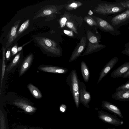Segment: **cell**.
<instances>
[{
	"label": "cell",
	"mask_w": 129,
	"mask_h": 129,
	"mask_svg": "<svg viewBox=\"0 0 129 129\" xmlns=\"http://www.w3.org/2000/svg\"><path fill=\"white\" fill-rule=\"evenodd\" d=\"M127 9L120 3L116 2H104L98 4L93 11L95 12L104 16L106 18L119 14Z\"/></svg>",
	"instance_id": "1"
},
{
	"label": "cell",
	"mask_w": 129,
	"mask_h": 129,
	"mask_svg": "<svg viewBox=\"0 0 129 129\" xmlns=\"http://www.w3.org/2000/svg\"><path fill=\"white\" fill-rule=\"evenodd\" d=\"M36 40L38 46L47 52L55 56L61 55L62 52L60 48L57 47V44L54 41L45 37H36Z\"/></svg>",
	"instance_id": "2"
},
{
	"label": "cell",
	"mask_w": 129,
	"mask_h": 129,
	"mask_svg": "<svg viewBox=\"0 0 129 129\" xmlns=\"http://www.w3.org/2000/svg\"><path fill=\"white\" fill-rule=\"evenodd\" d=\"M106 20L115 28L118 29L129 23V9L119 14L108 17Z\"/></svg>",
	"instance_id": "3"
},
{
	"label": "cell",
	"mask_w": 129,
	"mask_h": 129,
	"mask_svg": "<svg viewBox=\"0 0 129 129\" xmlns=\"http://www.w3.org/2000/svg\"><path fill=\"white\" fill-rule=\"evenodd\" d=\"M99 119L107 123L116 126L123 124V121L119 119L117 116L110 114L102 110L98 111Z\"/></svg>",
	"instance_id": "4"
},
{
	"label": "cell",
	"mask_w": 129,
	"mask_h": 129,
	"mask_svg": "<svg viewBox=\"0 0 129 129\" xmlns=\"http://www.w3.org/2000/svg\"><path fill=\"white\" fill-rule=\"evenodd\" d=\"M95 20L98 27L102 30L108 32L113 35L118 36L120 33L118 29H116L106 20L101 18L92 16Z\"/></svg>",
	"instance_id": "5"
},
{
	"label": "cell",
	"mask_w": 129,
	"mask_h": 129,
	"mask_svg": "<svg viewBox=\"0 0 129 129\" xmlns=\"http://www.w3.org/2000/svg\"><path fill=\"white\" fill-rule=\"evenodd\" d=\"M63 7V5L59 6L50 5L44 7L38 11L36 15L34 17V19L40 17L50 16L57 12Z\"/></svg>",
	"instance_id": "6"
},
{
	"label": "cell",
	"mask_w": 129,
	"mask_h": 129,
	"mask_svg": "<svg viewBox=\"0 0 129 129\" xmlns=\"http://www.w3.org/2000/svg\"><path fill=\"white\" fill-rule=\"evenodd\" d=\"M79 90L80 102L85 107L89 108L88 104L91 100L90 94L89 92L87 91L86 85L82 81L79 82Z\"/></svg>",
	"instance_id": "7"
},
{
	"label": "cell",
	"mask_w": 129,
	"mask_h": 129,
	"mask_svg": "<svg viewBox=\"0 0 129 129\" xmlns=\"http://www.w3.org/2000/svg\"><path fill=\"white\" fill-rule=\"evenodd\" d=\"M66 82L70 89L71 92L79 90L80 81L75 69L72 70L66 78Z\"/></svg>",
	"instance_id": "8"
},
{
	"label": "cell",
	"mask_w": 129,
	"mask_h": 129,
	"mask_svg": "<svg viewBox=\"0 0 129 129\" xmlns=\"http://www.w3.org/2000/svg\"><path fill=\"white\" fill-rule=\"evenodd\" d=\"M87 42L85 37H83L72 53L69 61L70 62L76 60L83 51Z\"/></svg>",
	"instance_id": "9"
},
{
	"label": "cell",
	"mask_w": 129,
	"mask_h": 129,
	"mask_svg": "<svg viewBox=\"0 0 129 129\" xmlns=\"http://www.w3.org/2000/svg\"><path fill=\"white\" fill-rule=\"evenodd\" d=\"M118 58L116 56L111 59L104 67L100 73L99 77L97 82L98 84L110 71L116 64Z\"/></svg>",
	"instance_id": "10"
},
{
	"label": "cell",
	"mask_w": 129,
	"mask_h": 129,
	"mask_svg": "<svg viewBox=\"0 0 129 129\" xmlns=\"http://www.w3.org/2000/svg\"><path fill=\"white\" fill-rule=\"evenodd\" d=\"M102 107L104 109L114 113V115L123 118L121 111L117 106L106 101H102Z\"/></svg>",
	"instance_id": "11"
},
{
	"label": "cell",
	"mask_w": 129,
	"mask_h": 129,
	"mask_svg": "<svg viewBox=\"0 0 129 129\" xmlns=\"http://www.w3.org/2000/svg\"><path fill=\"white\" fill-rule=\"evenodd\" d=\"M13 103L26 113H32L36 110V109L30 105L28 102L22 99L16 100L13 102Z\"/></svg>",
	"instance_id": "12"
},
{
	"label": "cell",
	"mask_w": 129,
	"mask_h": 129,
	"mask_svg": "<svg viewBox=\"0 0 129 129\" xmlns=\"http://www.w3.org/2000/svg\"><path fill=\"white\" fill-rule=\"evenodd\" d=\"M39 69L44 72L56 74H65L68 72L67 68L56 66H43L39 67Z\"/></svg>",
	"instance_id": "13"
},
{
	"label": "cell",
	"mask_w": 129,
	"mask_h": 129,
	"mask_svg": "<svg viewBox=\"0 0 129 129\" xmlns=\"http://www.w3.org/2000/svg\"><path fill=\"white\" fill-rule=\"evenodd\" d=\"M20 21V20H18L12 27L8 36V41L6 43V47H9L17 38V30Z\"/></svg>",
	"instance_id": "14"
},
{
	"label": "cell",
	"mask_w": 129,
	"mask_h": 129,
	"mask_svg": "<svg viewBox=\"0 0 129 129\" xmlns=\"http://www.w3.org/2000/svg\"><path fill=\"white\" fill-rule=\"evenodd\" d=\"M129 70V62L124 63L114 70L111 77L113 78L121 77Z\"/></svg>",
	"instance_id": "15"
},
{
	"label": "cell",
	"mask_w": 129,
	"mask_h": 129,
	"mask_svg": "<svg viewBox=\"0 0 129 129\" xmlns=\"http://www.w3.org/2000/svg\"><path fill=\"white\" fill-rule=\"evenodd\" d=\"M106 47V46L99 43V42L91 43L88 42L86 49L82 56L89 55L95 52L98 51Z\"/></svg>",
	"instance_id": "16"
},
{
	"label": "cell",
	"mask_w": 129,
	"mask_h": 129,
	"mask_svg": "<svg viewBox=\"0 0 129 129\" xmlns=\"http://www.w3.org/2000/svg\"><path fill=\"white\" fill-rule=\"evenodd\" d=\"M112 98L120 101H129V90H120L112 94Z\"/></svg>",
	"instance_id": "17"
},
{
	"label": "cell",
	"mask_w": 129,
	"mask_h": 129,
	"mask_svg": "<svg viewBox=\"0 0 129 129\" xmlns=\"http://www.w3.org/2000/svg\"><path fill=\"white\" fill-rule=\"evenodd\" d=\"M33 55L31 54H29L25 58L22 64L19 72V76L22 75L28 69L32 61Z\"/></svg>",
	"instance_id": "18"
},
{
	"label": "cell",
	"mask_w": 129,
	"mask_h": 129,
	"mask_svg": "<svg viewBox=\"0 0 129 129\" xmlns=\"http://www.w3.org/2000/svg\"><path fill=\"white\" fill-rule=\"evenodd\" d=\"M81 70L84 80L85 82H87L89 79L90 73L88 67L84 61L81 62Z\"/></svg>",
	"instance_id": "19"
},
{
	"label": "cell",
	"mask_w": 129,
	"mask_h": 129,
	"mask_svg": "<svg viewBox=\"0 0 129 129\" xmlns=\"http://www.w3.org/2000/svg\"><path fill=\"white\" fill-rule=\"evenodd\" d=\"M83 4L81 2L71 0L67 4L63 5L66 9L68 11L72 10L81 6Z\"/></svg>",
	"instance_id": "20"
},
{
	"label": "cell",
	"mask_w": 129,
	"mask_h": 129,
	"mask_svg": "<svg viewBox=\"0 0 129 129\" xmlns=\"http://www.w3.org/2000/svg\"><path fill=\"white\" fill-rule=\"evenodd\" d=\"M27 87L33 96L37 99H40L42 97V93L39 89L31 83L27 85Z\"/></svg>",
	"instance_id": "21"
},
{
	"label": "cell",
	"mask_w": 129,
	"mask_h": 129,
	"mask_svg": "<svg viewBox=\"0 0 129 129\" xmlns=\"http://www.w3.org/2000/svg\"><path fill=\"white\" fill-rule=\"evenodd\" d=\"M29 24V20L28 19L22 24L17 31V38L19 37L25 30H26L28 27Z\"/></svg>",
	"instance_id": "22"
},
{
	"label": "cell",
	"mask_w": 129,
	"mask_h": 129,
	"mask_svg": "<svg viewBox=\"0 0 129 129\" xmlns=\"http://www.w3.org/2000/svg\"><path fill=\"white\" fill-rule=\"evenodd\" d=\"M21 52H20L15 56L12 62L9 65L6 69L7 71L11 70L17 64L20 58Z\"/></svg>",
	"instance_id": "23"
},
{
	"label": "cell",
	"mask_w": 129,
	"mask_h": 129,
	"mask_svg": "<svg viewBox=\"0 0 129 129\" xmlns=\"http://www.w3.org/2000/svg\"><path fill=\"white\" fill-rule=\"evenodd\" d=\"M6 48H5L4 47L2 48L3 51V61L2 65V70L1 75V89H0V93H1V88L2 87V84L3 80V78L4 77V76L5 70V68L6 66L5 64V53L6 50Z\"/></svg>",
	"instance_id": "24"
},
{
	"label": "cell",
	"mask_w": 129,
	"mask_h": 129,
	"mask_svg": "<svg viewBox=\"0 0 129 129\" xmlns=\"http://www.w3.org/2000/svg\"><path fill=\"white\" fill-rule=\"evenodd\" d=\"M87 36L89 42L91 43L99 42V38H98L92 32L88 30L87 32Z\"/></svg>",
	"instance_id": "25"
},
{
	"label": "cell",
	"mask_w": 129,
	"mask_h": 129,
	"mask_svg": "<svg viewBox=\"0 0 129 129\" xmlns=\"http://www.w3.org/2000/svg\"><path fill=\"white\" fill-rule=\"evenodd\" d=\"M73 95L74 100L76 107L78 109L80 102L79 93V90L77 91H74L71 92Z\"/></svg>",
	"instance_id": "26"
},
{
	"label": "cell",
	"mask_w": 129,
	"mask_h": 129,
	"mask_svg": "<svg viewBox=\"0 0 129 129\" xmlns=\"http://www.w3.org/2000/svg\"><path fill=\"white\" fill-rule=\"evenodd\" d=\"M68 18H67L68 20L67 21L66 24L67 26L75 33L77 34V29L75 23L72 21H71L70 19L69 20L68 18Z\"/></svg>",
	"instance_id": "27"
},
{
	"label": "cell",
	"mask_w": 129,
	"mask_h": 129,
	"mask_svg": "<svg viewBox=\"0 0 129 129\" xmlns=\"http://www.w3.org/2000/svg\"><path fill=\"white\" fill-rule=\"evenodd\" d=\"M84 19L85 21L89 25L91 26H95L98 27L96 22L92 17L87 15L85 16Z\"/></svg>",
	"instance_id": "28"
},
{
	"label": "cell",
	"mask_w": 129,
	"mask_h": 129,
	"mask_svg": "<svg viewBox=\"0 0 129 129\" xmlns=\"http://www.w3.org/2000/svg\"><path fill=\"white\" fill-rule=\"evenodd\" d=\"M129 90V80L125 83L119 86L116 88V92L120 90Z\"/></svg>",
	"instance_id": "29"
},
{
	"label": "cell",
	"mask_w": 129,
	"mask_h": 129,
	"mask_svg": "<svg viewBox=\"0 0 129 129\" xmlns=\"http://www.w3.org/2000/svg\"><path fill=\"white\" fill-rule=\"evenodd\" d=\"M116 2L120 3L125 8L129 9V0H116Z\"/></svg>",
	"instance_id": "30"
},
{
	"label": "cell",
	"mask_w": 129,
	"mask_h": 129,
	"mask_svg": "<svg viewBox=\"0 0 129 129\" xmlns=\"http://www.w3.org/2000/svg\"><path fill=\"white\" fill-rule=\"evenodd\" d=\"M124 49L121 53L129 56V42L125 44Z\"/></svg>",
	"instance_id": "31"
},
{
	"label": "cell",
	"mask_w": 129,
	"mask_h": 129,
	"mask_svg": "<svg viewBox=\"0 0 129 129\" xmlns=\"http://www.w3.org/2000/svg\"><path fill=\"white\" fill-rule=\"evenodd\" d=\"M67 16H64L61 19L60 21V26L61 27L64 26L66 24L67 21Z\"/></svg>",
	"instance_id": "32"
},
{
	"label": "cell",
	"mask_w": 129,
	"mask_h": 129,
	"mask_svg": "<svg viewBox=\"0 0 129 129\" xmlns=\"http://www.w3.org/2000/svg\"><path fill=\"white\" fill-rule=\"evenodd\" d=\"M17 46L16 44L11 49V52L13 55L16 54L18 52Z\"/></svg>",
	"instance_id": "33"
},
{
	"label": "cell",
	"mask_w": 129,
	"mask_h": 129,
	"mask_svg": "<svg viewBox=\"0 0 129 129\" xmlns=\"http://www.w3.org/2000/svg\"><path fill=\"white\" fill-rule=\"evenodd\" d=\"M11 47H9V48H8L7 51L6 53V57L7 60H8L10 58L11 55Z\"/></svg>",
	"instance_id": "34"
},
{
	"label": "cell",
	"mask_w": 129,
	"mask_h": 129,
	"mask_svg": "<svg viewBox=\"0 0 129 129\" xmlns=\"http://www.w3.org/2000/svg\"><path fill=\"white\" fill-rule=\"evenodd\" d=\"M63 32L66 35L70 37H73L74 36L72 31L68 30H63Z\"/></svg>",
	"instance_id": "35"
},
{
	"label": "cell",
	"mask_w": 129,
	"mask_h": 129,
	"mask_svg": "<svg viewBox=\"0 0 129 129\" xmlns=\"http://www.w3.org/2000/svg\"><path fill=\"white\" fill-rule=\"evenodd\" d=\"M66 106L64 104H62L60 106V110L61 112H64L66 110Z\"/></svg>",
	"instance_id": "36"
},
{
	"label": "cell",
	"mask_w": 129,
	"mask_h": 129,
	"mask_svg": "<svg viewBox=\"0 0 129 129\" xmlns=\"http://www.w3.org/2000/svg\"><path fill=\"white\" fill-rule=\"evenodd\" d=\"M121 77L124 78H129V70L126 73L123 75Z\"/></svg>",
	"instance_id": "37"
},
{
	"label": "cell",
	"mask_w": 129,
	"mask_h": 129,
	"mask_svg": "<svg viewBox=\"0 0 129 129\" xmlns=\"http://www.w3.org/2000/svg\"><path fill=\"white\" fill-rule=\"evenodd\" d=\"M30 41L29 42H27L24 45H23L22 46L18 47V52L22 50L23 47V46H24L25 45H26L29 42H30Z\"/></svg>",
	"instance_id": "38"
},
{
	"label": "cell",
	"mask_w": 129,
	"mask_h": 129,
	"mask_svg": "<svg viewBox=\"0 0 129 129\" xmlns=\"http://www.w3.org/2000/svg\"><path fill=\"white\" fill-rule=\"evenodd\" d=\"M104 129H117L115 128H105Z\"/></svg>",
	"instance_id": "39"
},
{
	"label": "cell",
	"mask_w": 129,
	"mask_h": 129,
	"mask_svg": "<svg viewBox=\"0 0 129 129\" xmlns=\"http://www.w3.org/2000/svg\"><path fill=\"white\" fill-rule=\"evenodd\" d=\"M128 29L129 30V26H128Z\"/></svg>",
	"instance_id": "40"
},
{
	"label": "cell",
	"mask_w": 129,
	"mask_h": 129,
	"mask_svg": "<svg viewBox=\"0 0 129 129\" xmlns=\"http://www.w3.org/2000/svg\"><path fill=\"white\" fill-rule=\"evenodd\" d=\"M30 129H34V128H30Z\"/></svg>",
	"instance_id": "41"
},
{
	"label": "cell",
	"mask_w": 129,
	"mask_h": 129,
	"mask_svg": "<svg viewBox=\"0 0 129 129\" xmlns=\"http://www.w3.org/2000/svg\"><path fill=\"white\" fill-rule=\"evenodd\" d=\"M25 129H26L25 128Z\"/></svg>",
	"instance_id": "42"
}]
</instances>
